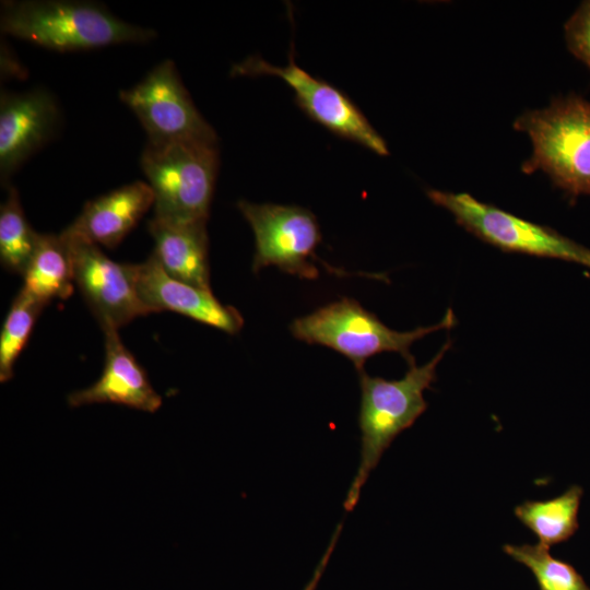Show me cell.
Segmentation results:
<instances>
[{"label": "cell", "instance_id": "2", "mask_svg": "<svg viewBox=\"0 0 590 590\" xmlns=\"http://www.w3.org/2000/svg\"><path fill=\"white\" fill-rule=\"evenodd\" d=\"M450 346L451 340L448 339L429 362L422 366H410L401 379L387 380L369 376L364 369L357 371L361 387V458L343 503L346 511L357 505L370 472L393 439L426 411L424 391L436 380L437 366Z\"/></svg>", "mask_w": 590, "mask_h": 590}, {"label": "cell", "instance_id": "7", "mask_svg": "<svg viewBox=\"0 0 590 590\" xmlns=\"http://www.w3.org/2000/svg\"><path fill=\"white\" fill-rule=\"evenodd\" d=\"M237 208L255 235V273L274 266L300 279L318 278L312 260L319 261L315 251L322 237L317 219L309 210L246 200H239Z\"/></svg>", "mask_w": 590, "mask_h": 590}, {"label": "cell", "instance_id": "5", "mask_svg": "<svg viewBox=\"0 0 590 590\" xmlns=\"http://www.w3.org/2000/svg\"><path fill=\"white\" fill-rule=\"evenodd\" d=\"M455 324L456 317L449 308L438 323L401 332L387 327L355 299L344 297L296 318L290 329L300 341L342 354L359 371L369 357L384 352L399 353L409 367L413 366L415 359L411 353L412 344L429 333L450 329Z\"/></svg>", "mask_w": 590, "mask_h": 590}, {"label": "cell", "instance_id": "16", "mask_svg": "<svg viewBox=\"0 0 590 590\" xmlns=\"http://www.w3.org/2000/svg\"><path fill=\"white\" fill-rule=\"evenodd\" d=\"M22 290L46 306L73 292L74 278L68 240L62 234H39L33 256L22 275Z\"/></svg>", "mask_w": 590, "mask_h": 590}, {"label": "cell", "instance_id": "6", "mask_svg": "<svg viewBox=\"0 0 590 590\" xmlns=\"http://www.w3.org/2000/svg\"><path fill=\"white\" fill-rule=\"evenodd\" d=\"M427 197L449 211L465 231L503 251L559 259L590 269V249L551 227L518 217L465 192L429 189Z\"/></svg>", "mask_w": 590, "mask_h": 590}, {"label": "cell", "instance_id": "3", "mask_svg": "<svg viewBox=\"0 0 590 590\" xmlns=\"http://www.w3.org/2000/svg\"><path fill=\"white\" fill-rule=\"evenodd\" d=\"M514 128L526 132L532 155L522 172L545 173L570 199L590 197V102L571 94L524 111Z\"/></svg>", "mask_w": 590, "mask_h": 590}, {"label": "cell", "instance_id": "12", "mask_svg": "<svg viewBox=\"0 0 590 590\" xmlns=\"http://www.w3.org/2000/svg\"><path fill=\"white\" fill-rule=\"evenodd\" d=\"M135 288L150 312L174 311L228 334L244 324L237 309L223 305L211 290L170 276L152 253L144 262L132 264Z\"/></svg>", "mask_w": 590, "mask_h": 590}, {"label": "cell", "instance_id": "22", "mask_svg": "<svg viewBox=\"0 0 590 590\" xmlns=\"http://www.w3.org/2000/svg\"><path fill=\"white\" fill-rule=\"evenodd\" d=\"M341 529H342V524L340 523L337 527V530L334 531V533L332 534L331 542H330L329 546L327 547L326 552L323 553L322 558L320 559L317 567L315 568V571H314V575H312L311 579L305 586L304 590H316L317 589L318 582L322 577V574H323V571L326 569V566H327V564H328V562H329V559L331 557V554L333 552V548H334V546H335V544L338 542Z\"/></svg>", "mask_w": 590, "mask_h": 590}, {"label": "cell", "instance_id": "11", "mask_svg": "<svg viewBox=\"0 0 590 590\" xmlns=\"http://www.w3.org/2000/svg\"><path fill=\"white\" fill-rule=\"evenodd\" d=\"M60 119L58 103L46 90L1 92L0 178L3 184L56 135Z\"/></svg>", "mask_w": 590, "mask_h": 590}, {"label": "cell", "instance_id": "19", "mask_svg": "<svg viewBox=\"0 0 590 590\" xmlns=\"http://www.w3.org/2000/svg\"><path fill=\"white\" fill-rule=\"evenodd\" d=\"M550 547L538 544H506L504 552L528 567L540 590H590L581 575L568 563L553 557Z\"/></svg>", "mask_w": 590, "mask_h": 590}, {"label": "cell", "instance_id": "14", "mask_svg": "<svg viewBox=\"0 0 590 590\" xmlns=\"http://www.w3.org/2000/svg\"><path fill=\"white\" fill-rule=\"evenodd\" d=\"M153 192L146 181L137 180L90 200L62 233L113 249L153 208Z\"/></svg>", "mask_w": 590, "mask_h": 590}, {"label": "cell", "instance_id": "15", "mask_svg": "<svg viewBox=\"0 0 590 590\" xmlns=\"http://www.w3.org/2000/svg\"><path fill=\"white\" fill-rule=\"evenodd\" d=\"M148 229L153 255L170 276L211 290L206 221L177 222L154 217Z\"/></svg>", "mask_w": 590, "mask_h": 590}, {"label": "cell", "instance_id": "10", "mask_svg": "<svg viewBox=\"0 0 590 590\" xmlns=\"http://www.w3.org/2000/svg\"><path fill=\"white\" fill-rule=\"evenodd\" d=\"M61 234L70 247L74 284L103 332L151 314L138 295L132 264L113 261L97 245Z\"/></svg>", "mask_w": 590, "mask_h": 590}, {"label": "cell", "instance_id": "4", "mask_svg": "<svg viewBox=\"0 0 590 590\" xmlns=\"http://www.w3.org/2000/svg\"><path fill=\"white\" fill-rule=\"evenodd\" d=\"M141 167L154 197V217L208 221L219 169L217 142H146Z\"/></svg>", "mask_w": 590, "mask_h": 590}, {"label": "cell", "instance_id": "9", "mask_svg": "<svg viewBox=\"0 0 590 590\" xmlns=\"http://www.w3.org/2000/svg\"><path fill=\"white\" fill-rule=\"evenodd\" d=\"M288 57L285 67L251 57L236 69L240 74L274 75L282 79L295 92L297 105L314 121L378 155L389 154L386 141L347 95L302 69L292 54Z\"/></svg>", "mask_w": 590, "mask_h": 590}, {"label": "cell", "instance_id": "18", "mask_svg": "<svg viewBox=\"0 0 590 590\" xmlns=\"http://www.w3.org/2000/svg\"><path fill=\"white\" fill-rule=\"evenodd\" d=\"M37 235L25 217L16 189L9 187L0 208V260L3 268L23 275L33 256Z\"/></svg>", "mask_w": 590, "mask_h": 590}, {"label": "cell", "instance_id": "8", "mask_svg": "<svg viewBox=\"0 0 590 590\" xmlns=\"http://www.w3.org/2000/svg\"><path fill=\"white\" fill-rule=\"evenodd\" d=\"M119 98L137 116L150 143L217 142L215 130L194 106L169 59L154 67L135 85L120 91Z\"/></svg>", "mask_w": 590, "mask_h": 590}, {"label": "cell", "instance_id": "13", "mask_svg": "<svg viewBox=\"0 0 590 590\" xmlns=\"http://www.w3.org/2000/svg\"><path fill=\"white\" fill-rule=\"evenodd\" d=\"M105 365L98 380L68 396V403L78 408L94 403H115L154 413L162 397L152 387L146 371L123 345L117 330L104 331Z\"/></svg>", "mask_w": 590, "mask_h": 590}, {"label": "cell", "instance_id": "20", "mask_svg": "<svg viewBox=\"0 0 590 590\" xmlns=\"http://www.w3.org/2000/svg\"><path fill=\"white\" fill-rule=\"evenodd\" d=\"M44 307L22 288L15 296L0 334V381L2 384L12 379L16 358L30 339L35 321Z\"/></svg>", "mask_w": 590, "mask_h": 590}, {"label": "cell", "instance_id": "17", "mask_svg": "<svg viewBox=\"0 0 590 590\" xmlns=\"http://www.w3.org/2000/svg\"><path fill=\"white\" fill-rule=\"evenodd\" d=\"M582 488L573 485L547 500H526L515 508V516L531 530L544 546L567 541L578 530Z\"/></svg>", "mask_w": 590, "mask_h": 590}, {"label": "cell", "instance_id": "1", "mask_svg": "<svg viewBox=\"0 0 590 590\" xmlns=\"http://www.w3.org/2000/svg\"><path fill=\"white\" fill-rule=\"evenodd\" d=\"M0 26L7 35L60 52L143 44L156 37L153 28L126 22L87 1H7Z\"/></svg>", "mask_w": 590, "mask_h": 590}, {"label": "cell", "instance_id": "21", "mask_svg": "<svg viewBox=\"0 0 590 590\" xmlns=\"http://www.w3.org/2000/svg\"><path fill=\"white\" fill-rule=\"evenodd\" d=\"M570 52L590 68V0L583 1L565 23Z\"/></svg>", "mask_w": 590, "mask_h": 590}]
</instances>
